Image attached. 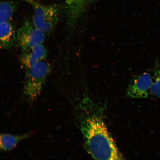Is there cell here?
Returning <instances> with one entry per match:
<instances>
[{"label": "cell", "mask_w": 160, "mask_h": 160, "mask_svg": "<svg viewBox=\"0 0 160 160\" xmlns=\"http://www.w3.org/2000/svg\"><path fill=\"white\" fill-rule=\"evenodd\" d=\"M46 36L35 27L32 21L27 19L16 31V43L23 52H27L36 46L43 44Z\"/></svg>", "instance_id": "cell-4"}, {"label": "cell", "mask_w": 160, "mask_h": 160, "mask_svg": "<svg viewBox=\"0 0 160 160\" xmlns=\"http://www.w3.org/2000/svg\"><path fill=\"white\" fill-rule=\"evenodd\" d=\"M17 9L12 2L0 1V24L11 21Z\"/></svg>", "instance_id": "cell-10"}, {"label": "cell", "mask_w": 160, "mask_h": 160, "mask_svg": "<svg viewBox=\"0 0 160 160\" xmlns=\"http://www.w3.org/2000/svg\"><path fill=\"white\" fill-rule=\"evenodd\" d=\"M35 133V131H32L21 135L0 134V151H11L17 147L20 142L29 138L34 135Z\"/></svg>", "instance_id": "cell-9"}, {"label": "cell", "mask_w": 160, "mask_h": 160, "mask_svg": "<svg viewBox=\"0 0 160 160\" xmlns=\"http://www.w3.org/2000/svg\"><path fill=\"white\" fill-rule=\"evenodd\" d=\"M152 77L148 72L137 76L128 87L127 93L129 97L134 98H147L153 81Z\"/></svg>", "instance_id": "cell-6"}, {"label": "cell", "mask_w": 160, "mask_h": 160, "mask_svg": "<svg viewBox=\"0 0 160 160\" xmlns=\"http://www.w3.org/2000/svg\"><path fill=\"white\" fill-rule=\"evenodd\" d=\"M153 72L154 81L152 83L150 93L160 99V67L159 64H155Z\"/></svg>", "instance_id": "cell-11"}, {"label": "cell", "mask_w": 160, "mask_h": 160, "mask_svg": "<svg viewBox=\"0 0 160 160\" xmlns=\"http://www.w3.org/2000/svg\"><path fill=\"white\" fill-rule=\"evenodd\" d=\"M25 71L23 93L28 101L32 102L41 94L48 77L51 73V66L43 61Z\"/></svg>", "instance_id": "cell-2"}, {"label": "cell", "mask_w": 160, "mask_h": 160, "mask_svg": "<svg viewBox=\"0 0 160 160\" xmlns=\"http://www.w3.org/2000/svg\"><path fill=\"white\" fill-rule=\"evenodd\" d=\"M92 0H66L65 5L68 29L71 32L82 17Z\"/></svg>", "instance_id": "cell-5"}, {"label": "cell", "mask_w": 160, "mask_h": 160, "mask_svg": "<svg viewBox=\"0 0 160 160\" xmlns=\"http://www.w3.org/2000/svg\"><path fill=\"white\" fill-rule=\"evenodd\" d=\"M96 112L90 110L80 117V128L87 151L95 159H122L101 115Z\"/></svg>", "instance_id": "cell-1"}, {"label": "cell", "mask_w": 160, "mask_h": 160, "mask_svg": "<svg viewBox=\"0 0 160 160\" xmlns=\"http://www.w3.org/2000/svg\"><path fill=\"white\" fill-rule=\"evenodd\" d=\"M47 51L43 44L36 46L29 51L23 52L21 57V63L25 70L29 69L42 61H45Z\"/></svg>", "instance_id": "cell-7"}, {"label": "cell", "mask_w": 160, "mask_h": 160, "mask_svg": "<svg viewBox=\"0 0 160 160\" xmlns=\"http://www.w3.org/2000/svg\"><path fill=\"white\" fill-rule=\"evenodd\" d=\"M33 9V24L46 35L53 32L59 21L60 9L55 5H44L36 0H22Z\"/></svg>", "instance_id": "cell-3"}, {"label": "cell", "mask_w": 160, "mask_h": 160, "mask_svg": "<svg viewBox=\"0 0 160 160\" xmlns=\"http://www.w3.org/2000/svg\"><path fill=\"white\" fill-rule=\"evenodd\" d=\"M16 43V31L10 21L0 24V51L11 48Z\"/></svg>", "instance_id": "cell-8"}]
</instances>
